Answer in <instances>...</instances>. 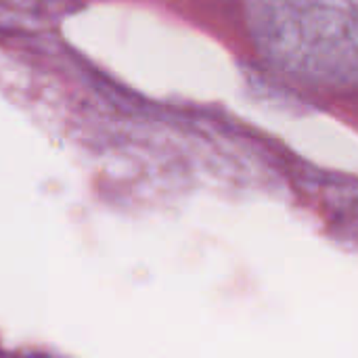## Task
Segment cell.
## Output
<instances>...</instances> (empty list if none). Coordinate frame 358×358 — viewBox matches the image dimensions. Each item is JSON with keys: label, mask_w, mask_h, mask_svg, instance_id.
I'll list each match as a JSON object with an SVG mask.
<instances>
[]
</instances>
